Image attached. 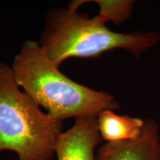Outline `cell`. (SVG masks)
Returning <instances> with one entry per match:
<instances>
[{
    "instance_id": "obj_1",
    "label": "cell",
    "mask_w": 160,
    "mask_h": 160,
    "mask_svg": "<svg viewBox=\"0 0 160 160\" xmlns=\"http://www.w3.org/2000/svg\"><path fill=\"white\" fill-rule=\"evenodd\" d=\"M11 68L24 92L62 122L68 118L98 117L106 110L119 108L110 93L91 89L65 77L37 42L28 40L23 44Z\"/></svg>"
},
{
    "instance_id": "obj_2",
    "label": "cell",
    "mask_w": 160,
    "mask_h": 160,
    "mask_svg": "<svg viewBox=\"0 0 160 160\" xmlns=\"http://www.w3.org/2000/svg\"><path fill=\"white\" fill-rule=\"evenodd\" d=\"M86 2L73 1L68 8L48 16L40 46L57 65L68 58H96L117 48L138 58L160 42L159 31L119 33L109 30L97 16L79 13L78 8Z\"/></svg>"
},
{
    "instance_id": "obj_3",
    "label": "cell",
    "mask_w": 160,
    "mask_h": 160,
    "mask_svg": "<svg viewBox=\"0 0 160 160\" xmlns=\"http://www.w3.org/2000/svg\"><path fill=\"white\" fill-rule=\"evenodd\" d=\"M62 127L20 91L13 70L0 62V153L13 151L19 160L51 159Z\"/></svg>"
},
{
    "instance_id": "obj_4",
    "label": "cell",
    "mask_w": 160,
    "mask_h": 160,
    "mask_svg": "<svg viewBox=\"0 0 160 160\" xmlns=\"http://www.w3.org/2000/svg\"><path fill=\"white\" fill-rule=\"evenodd\" d=\"M101 140L97 117L77 118L74 125L59 136L55 154L58 160H97L94 151Z\"/></svg>"
},
{
    "instance_id": "obj_5",
    "label": "cell",
    "mask_w": 160,
    "mask_h": 160,
    "mask_svg": "<svg viewBox=\"0 0 160 160\" xmlns=\"http://www.w3.org/2000/svg\"><path fill=\"white\" fill-rule=\"evenodd\" d=\"M97 160H160V133L157 122L145 120L140 134L133 139L106 142Z\"/></svg>"
},
{
    "instance_id": "obj_6",
    "label": "cell",
    "mask_w": 160,
    "mask_h": 160,
    "mask_svg": "<svg viewBox=\"0 0 160 160\" xmlns=\"http://www.w3.org/2000/svg\"><path fill=\"white\" fill-rule=\"evenodd\" d=\"M97 123L102 139L107 142H116L137 137L143 128L145 120L106 110L98 115Z\"/></svg>"
},
{
    "instance_id": "obj_7",
    "label": "cell",
    "mask_w": 160,
    "mask_h": 160,
    "mask_svg": "<svg viewBox=\"0 0 160 160\" xmlns=\"http://www.w3.org/2000/svg\"><path fill=\"white\" fill-rule=\"evenodd\" d=\"M95 2H97L100 8L98 18L104 23L111 21L114 24H120L129 19L135 4L132 0H99Z\"/></svg>"
}]
</instances>
